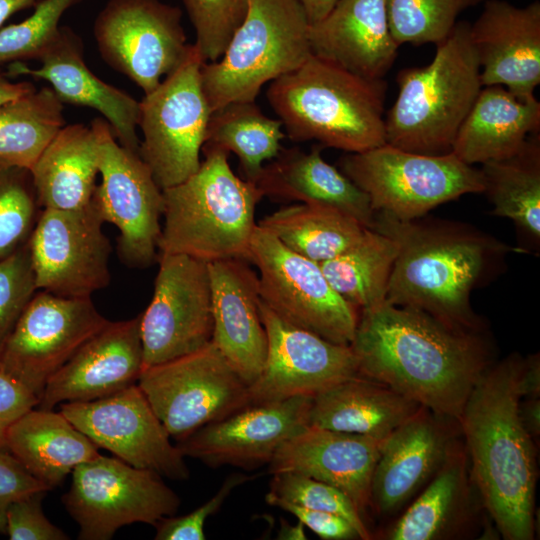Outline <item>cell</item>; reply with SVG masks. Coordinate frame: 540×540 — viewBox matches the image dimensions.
Instances as JSON below:
<instances>
[{
  "label": "cell",
  "mask_w": 540,
  "mask_h": 540,
  "mask_svg": "<svg viewBox=\"0 0 540 540\" xmlns=\"http://www.w3.org/2000/svg\"><path fill=\"white\" fill-rule=\"evenodd\" d=\"M522 361L513 354L489 365L458 421L480 501L505 540L536 532V446L518 413Z\"/></svg>",
  "instance_id": "2"
},
{
  "label": "cell",
  "mask_w": 540,
  "mask_h": 540,
  "mask_svg": "<svg viewBox=\"0 0 540 540\" xmlns=\"http://www.w3.org/2000/svg\"><path fill=\"white\" fill-rule=\"evenodd\" d=\"M140 317L109 321L88 339L49 378L37 407L92 401L137 383L143 370Z\"/></svg>",
  "instance_id": "23"
},
{
  "label": "cell",
  "mask_w": 540,
  "mask_h": 540,
  "mask_svg": "<svg viewBox=\"0 0 540 540\" xmlns=\"http://www.w3.org/2000/svg\"><path fill=\"white\" fill-rule=\"evenodd\" d=\"M493 213L511 219L535 240L540 238V138L531 134L510 158L482 164Z\"/></svg>",
  "instance_id": "37"
},
{
  "label": "cell",
  "mask_w": 540,
  "mask_h": 540,
  "mask_svg": "<svg viewBox=\"0 0 540 540\" xmlns=\"http://www.w3.org/2000/svg\"><path fill=\"white\" fill-rule=\"evenodd\" d=\"M384 440L307 425L279 446L268 471L297 473L336 487L365 520Z\"/></svg>",
  "instance_id": "25"
},
{
  "label": "cell",
  "mask_w": 540,
  "mask_h": 540,
  "mask_svg": "<svg viewBox=\"0 0 540 540\" xmlns=\"http://www.w3.org/2000/svg\"><path fill=\"white\" fill-rule=\"evenodd\" d=\"M194 27L196 46L204 63L221 58L234 32L245 19L249 0H183Z\"/></svg>",
  "instance_id": "43"
},
{
  "label": "cell",
  "mask_w": 540,
  "mask_h": 540,
  "mask_svg": "<svg viewBox=\"0 0 540 540\" xmlns=\"http://www.w3.org/2000/svg\"><path fill=\"white\" fill-rule=\"evenodd\" d=\"M292 515L324 540L360 539L353 525L344 517L320 510L309 509L286 502L275 504Z\"/></svg>",
  "instance_id": "49"
},
{
  "label": "cell",
  "mask_w": 540,
  "mask_h": 540,
  "mask_svg": "<svg viewBox=\"0 0 540 540\" xmlns=\"http://www.w3.org/2000/svg\"><path fill=\"white\" fill-rule=\"evenodd\" d=\"M397 252L392 237L366 228L355 244L319 265L332 288L360 311L385 302Z\"/></svg>",
  "instance_id": "36"
},
{
  "label": "cell",
  "mask_w": 540,
  "mask_h": 540,
  "mask_svg": "<svg viewBox=\"0 0 540 540\" xmlns=\"http://www.w3.org/2000/svg\"><path fill=\"white\" fill-rule=\"evenodd\" d=\"M520 421L534 442L540 436V400L539 398H521L518 405Z\"/></svg>",
  "instance_id": "51"
},
{
  "label": "cell",
  "mask_w": 540,
  "mask_h": 540,
  "mask_svg": "<svg viewBox=\"0 0 540 540\" xmlns=\"http://www.w3.org/2000/svg\"><path fill=\"white\" fill-rule=\"evenodd\" d=\"M420 407L387 385L359 375L316 394L308 423L384 440Z\"/></svg>",
  "instance_id": "31"
},
{
  "label": "cell",
  "mask_w": 540,
  "mask_h": 540,
  "mask_svg": "<svg viewBox=\"0 0 540 540\" xmlns=\"http://www.w3.org/2000/svg\"><path fill=\"white\" fill-rule=\"evenodd\" d=\"M304 525L298 521L296 525H291L281 520L280 530L278 532V539L283 540H305L306 535L304 532Z\"/></svg>",
  "instance_id": "55"
},
{
  "label": "cell",
  "mask_w": 540,
  "mask_h": 540,
  "mask_svg": "<svg viewBox=\"0 0 540 540\" xmlns=\"http://www.w3.org/2000/svg\"><path fill=\"white\" fill-rule=\"evenodd\" d=\"M99 140V174L92 197L104 222L120 234L118 256L130 268H146L156 259L164 201L162 189L139 154L124 148L108 122H91Z\"/></svg>",
  "instance_id": "14"
},
{
  "label": "cell",
  "mask_w": 540,
  "mask_h": 540,
  "mask_svg": "<svg viewBox=\"0 0 540 540\" xmlns=\"http://www.w3.org/2000/svg\"><path fill=\"white\" fill-rule=\"evenodd\" d=\"M65 125L63 103L50 87L0 106V165L30 169Z\"/></svg>",
  "instance_id": "38"
},
{
  "label": "cell",
  "mask_w": 540,
  "mask_h": 540,
  "mask_svg": "<svg viewBox=\"0 0 540 540\" xmlns=\"http://www.w3.org/2000/svg\"><path fill=\"white\" fill-rule=\"evenodd\" d=\"M36 88L27 81L12 82L0 71V106L26 95Z\"/></svg>",
  "instance_id": "52"
},
{
  "label": "cell",
  "mask_w": 540,
  "mask_h": 540,
  "mask_svg": "<svg viewBox=\"0 0 540 540\" xmlns=\"http://www.w3.org/2000/svg\"><path fill=\"white\" fill-rule=\"evenodd\" d=\"M303 7L310 25L322 20L337 0H297Z\"/></svg>",
  "instance_id": "53"
},
{
  "label": "cell",
  "mask_w": 540,
  "mask_h": 540,
  "mask_svg": "<svg viewBox=\"0 0 540 540\" xmlns=\"http://www.w3.org/2000/svg\"><path fill=\"white\" fill-rule=\"evenodd\" d=\"M539 129L536 98L522 100L501 85L485 86L462 122L451 153L469 165L504 160Z\"/></svg>",
  "instance_id": "30"
},
{
  "label": "cell",
  "mask_w": 540,
  "mask_h": 540,
  "mask_svg": "<svg viewBox=\"0 0 540 540\" xmlns=\"http://www.w3.org/2000/svg\"><path fill=\"white\" fill-rule=\"evenodd\" d=\"M152 299L140 314L143 369L192 353L213 332L208 262L162 253Z\"/></svg>",
  "instance_id": "17"
},
{
  "label": "cell",
  "mask_w": 540,
  "mask_h": 540,
  "mask_svg": "<svg viewBox=\"0 0 540 540\" xmlns=\"http://www.w3.org/2000/svg\"><path fill=\"white\" fill-rule=\"evenodd\" d=\"M386 83L358 76L313 54L273 80L267 100L293 141H318L348 153L386 143Z\"/></svg>",
  "instance_id": "4"
},
{
  "label": "cell",
  "mask_w": 540,
  "mask_h": 540,
  "mask_svg": "<svg viewBox=\"0 0 540 540\" xmlns=\"http://www.w3.org/2000/svg\"><path fill=\"white\" fill-rule=\"evenodd\" d=\"M182 11L160 0H109L93 33L102 59L151 93L187 57Z\"/></svg>",
  "instance_id": "13"
},
{
  "label": "cell",
  "mask_w": 540,
  "mask_h": 540,
  "mask_svg": "<svg viewBox=\"0 0 540 540\" xmlns=\"http://www.w3.org/2000/svg\"><path fill=\"white\" fill-rule=\"evenodd\" d=\"M374 229L398 246L387 303L421 310L452 328L480 331L470 294L503 245L470 230L384 213H376Z\"/></svg>",
  "instance_id": "3"
},
{
  "label": "cell",
  "mask_w": 540,
  "mask_h": 540,
  "mask_svg": "<svg viewBox=\"0 0 540 540\" xmlns=\"http://www.w3.org/2000/svg\"><path fill=\"white\" fill-rule=\"evenodd\" d=\"M282 128V122L264 114L255 101L231 102L211 112L203 147L234 153L244 179L255 183L263 166L282 149Z\"/></svg>",
  "instance_id": "35"
},
{
  "label": "cell",
  "mask_w": 540,
  "mask_h": 540,
  "mask_svg": "<svg viewBox=\"0 0 540 540\" xmlns=\"http://www.w3.org/2000/svg\"><path fill=\"white\" fill-rule=\"evenodd\" d=\"M82 0H38L23 21L0 28V65L40 57L57 37L64 13Z\"/></svg>",
  "instance_id": "42"
},
{
  "label": "cell",
  "mask_w": 540,
  "mask_h": 540,
  "mask_svg": "<svg viewBox=\"0 0 540 540\" xmlns=\"http://www.w3.org/2000/svg\"><path fill=\"white\" fill-rule=\"evenodd\" d=\"M260 315L267 335V354L262 371L248 386L249 403L314 397L360 375L351 346L330 342L286 322L262 301Z\"/></svg>",
  "instance_id": "19"
},
{
  "label": "cell",
  "mask_w": 540,
  "mask_h": 540,
  "mask_svg": "<svg viewBox=\"0 0 540 540\" xmlns=\"http://www.w3.org/2000/svg\"><path fill=\"white\" fill-rule=\"evenodd\" d=\"M31 68L22 61L10 63V76H30L50 83L63 104L89 107L98 111L110 125L117 141L137 153L140 101L96 76L87 66L81 38L68 26H61L57 37Z\"/></svg>",
  "instance_id": "24"
},
{
  "label": "cell",
  "mask_w": 540,
  "mask_h": 540,
  "mask_svg": "<svg viewBox=\"0 0 540 540\" xmlns=\"http://www.w3.org/2000/svg\"><path fill=\"white\" fill-rule=\"evenodd\" d=\"M48 490L9 450L0 449V534H6V515L14 501Z\"/></svg>",
  "instance_id": "47"
},
{
  "label": "cell",
  "mask_w": 540,
  "mask_h": 540,
  "mask_svg": "<svg viewBox=\"0 0 540 540\" xmlns=\"http://www.w3.org/2000/svg\"><path fill=\"white\" fill-rule=\"evenodd\" d=\"M480 74L470 23L458 21L428 65L399 72L398 95L385 118L386 143L426 155L450 153L483 87Z\"/></svg>",
  "instance_id": "6"
},
{
  "label": "cell",
  "mask_w": 540,
  "mask_h": 540,
  "mask_svg": "<svg viewBox=\"0 0 540 540\" xmlns=\"http://www.w3.org/2000/svg\"><path fill=\"white\" fill-rule=\"evenodd\" d=\"M255 184L263 197L333 208L366 228L375 227L376 213L368 195L323 159L321 147L310 152L282 148L263 166Z\"/></svg>",
  "instance_id": "29"
},
{
  "label": "cell",
  "mask_w": 540,
  "mask_h": 540,
  "mask_svg": "<svg viewBox=\"0 0 540 540\" xmlns=\"http://www.w3.org/2000/svg\"><path fill=\"white\" fill-rule=\"evenodd\" d=\"M93 200L83 208H44L28 246L37 290L67 298H91L111 279V244Z\"/></svg>",
  "instance_id": "16"
},
{
  "label": "cell",
  "mask_w": 540,
  "mask_h": 540,
  "mask_svg": "<svg viewBox=\"0 0 540 540\" xmlns=\"http://www.w3.org/2000/svg\"><path fill=\"white\" fill-rule=\"evenodd\" d=\"M339 169L370 200L375 213L416 220L445 202L484 192L481 170L453 153L426 155L387 143L339 160Z\"/></svg>",
  "instance_id": "8"
},
{
  "label": "cell",
  "mask_w": 540,
  "mask_h": 540,
  "mask_svg": "<svg viewBox=\"0 0 540 540\" xmlns=\"http://www.w3.org/2000/svg\"><path fill=\"white\" fill-rule=\"evenodd\" d=\"M202 151L205 159L194 174L162 190L160 254H185L205 262L247 260L263 195L254 182L233 172L227 152Z\"/></svg>",
  "instance_id": "5"
},
{
  "label": "cell",
  "mask_w": 540,
  "mask_h": 540,
  "mask_svg": "<svg viewBox=\"0 0 540 540\" xmlns=\"http://www.w3.org/2000/svg\"><path fill=\"white\" fill-rule=\"evenodd\" d=\"M39 207L30 171L0 165V261L28 243Z\"/></svg>",
  "instance_id": "40"
},
{
  "label": "cell",
  "mask_w": 540,
  "mask_h": 540,
  "mask_svg": "<svg viewBox=\"0 0 540 540\" xmlns=\"http://www.w3.org/2000/svg\"><path fill=\"white\" fill-rule=\"evenodd\" d=\"M265 500L275 506L291 503L309 509L331 512L348 520L360 539L370 540L372 534L352 500L341 490L322 481L297 473L272 474Z\"/></svg>",
  "instance_id": "41"
},
{
  "label": "cell",
  "mask_w": 540,
  "mask_h": 540,
  "mask_svg": "<svg viewBox=\"0 0 540 540\" xmlns=\"http://www.w3.org/2000/svg\"><path fill=\"white\" fill-rule=\"evenodd\" d=\"M483 86L501 85L522 100L540 84V2L517 7L488 0L470 24Z\"/></svg>",
  "instance_id": "22"
},
{
  "label": "cell",
  "mask_w": 540,
  "mask_h": 540,
  "mask_svg": "<svg viewBox=\"0 0 540 540\" xmlns=\"http://www.w3.org/2000/svg\"><path fill=\"white\" fill-rule=\"evenodd\" d=\"M350 346L361 376L457 421L494 362L479 331L452 328L426 312L386 301L359 311Z\"/></svg>",
  "instance_id": "1"
},
{
  "label": "cell",
  "mask_w": 540,
  "mask_h": 540,
  "mask_svg": "<svg viewBox=\"0 0 540 540\" xmlns=\"http://www.w3.org/2000/svg\"><path fill=\"white\" fill-rule=\"evenodd\" d=\"M521 398H539L540 360L539 354L523 359L518 381Z\"/></svg>",
  "instance_id": "50"
},
{
  "label": "cell",
  "mask_w": 540,
  "mask_h": 540,
  "mask_svg": "<svg viewBox=\"0 0 540 540\" xmlns=\"http://www.w3.org/2000/svg\"><path fill=\"white\" fill-rule=\"evenodd\" d=\"M47 491H38L14 501L6 515L10 540H67L69 537L52 524L42 510Z\"/></svg>",
  "instance_id": "46"
},
{
  "label": "cell",
  "mask_w": 540,
  "mask_h": 540,
  "mask_svg": "<svg viewBox=\"0 0 540 540\" xmlns=\"http://www.w3.org/2000/svg\"><path fill=\"white\" fill-rule=\"evenodd\" d=\"M467 451L459 438L441 467L380 537L386 540L463 538L476 512Z\"/></svg>",
  "instance_id": "28"
},
{
  "label": "cell",
  "mask_w": 540,
  "mask_h": 540,
  "mask_svg": "<svg viewBox=\"0 0 540 540\" xmlns=\"http://www.w3.org/2000/svg\"><path fill=\"white\" fill-rule=\"evenodd\" d=\"M39 404V398L23 384L0 371V449L6 448L11 426Z\"/></svg>",
  "instance_id": "48"
},
{
  "label": "cell",
  "mask_w": 540,
  "mask_h": 540,
  "mask_svg": "<svg viewBox=\"0 0 540 540\" xmlns=\"http://www.w3.org/2000/svg\"><path fill=\"white\" fill-rule=\"evenodd\" d=\"M483 0H386L392 36L401 46L442 42L459 15Z\"/></svg>",
  "instance_id": "39"
},
{
  "label": "cell",
  "mask_w": 540,
  "mask_h": 540,
  "mask_svg": "<svg viewBox=\"0 0 540 540\" xmlns=\"http://www.w3.org/2000/svg\"><path fill=\"white\" fill-rule=\"evenodd\" d=\"M309 28L297 0H249L247 15L221 58L202 65L211 111L255 101L266 83L302 65L312 54Z\"/></svg>",
  "instance_id": "7"
},
{
  "label": "cell",
  "mask_w": 540,
  "mask_h": 540,
  "mask_svg": "<svg viewBox=\"0 0 540 540\" xmlns=\"http://www.w3.org/2000/svg\"><path fill=\"white\" fill-rule=\"evenodd\" d=\"M311 396L249 403L177 442L186 457L210 467L254 469L269 464L279 446L309 425Z\"/></svg>",
  "instance_id": "20"
},
{
  "label": "cell",
  "mask_w": 540,
  "mask_h": 540,
  "mask_svg": "<svg viewBox=\"0 0 540 540\" xmlns=\"http://www.w3.org/2000/svg\"><path fill=\"white\" fill-rule=\"evenodd\" d=\"M244 259L208 262L213 332L211 342L249 384L260 374L267 335L260 315L258 275Z\"/></svg>",
  "instance_id": "26"
},
{
  "label": "cell",
  "mask_w": 540,
  "mask_h": 540,
  "mask_svg": "<svg viewBox=\"0 0 540 540\" xmlns=\"http://www.w3.org/2000/svg\"><path fill=\"white\" fill-rule=\"evenodd\" d=\"M108 322L91 298L37 290L3 347L0 371L40 399L49 378Z\"/></svg>",
  "instance_id": "15"
},
{
  "label": "cell",
  "mask_w": 540,
  "mask_h": 540,
  "mask_svg": "<svg viewBox=\"0 0 540 540\" xmlns=\"http://www.w3.org/2000/svg\"><path fill=\"white\" fill-rule=\"evenodd\" d=\"M60 412L98 448L124 462L175 480L189 478L185 456L137 383L96 400L61 403Z\"/></svg>",
  "instance_id": "18"
},
{
  "label": "cell",
  "mask_w": 540,
  "mask_h": 540,
  "mask_svg": "<svg viewBox=\"0 0 540 540\" xmlns=\"http://www.w3.org/2000/svg\"><path fill=\"white\" fill-rule=\"evenodd\" d=\"M258 270L261 301L286 322L350 346L359 310L330 285L320 265L257 224L247 255Z\"/></svg>",
  "instance_id": "10"
},
{
  "label": "cell",
  "mask_w": 540,
  "mask_h": 540,
  "mask_svg": "<svg viewBox=\"0 0 540 540\" xmlns=\"http://www.w3.org/2000/svg\"><path fill=\"white\" fill-rule=\"evenodd\" d=\"M62 502L79 525L80 540H109L132 523L156 525L181 503L160 474L102 455L73 469Z\"/></svg>",
  "instance_id": "11"
},
{
  "label": "cell",
  "mask_w": 540,
  "mask_h": 540,
  "mask_svg": "<svg viewBox=\"0 0 540 540\" xmlns=\"http://www.w3.org/2000/svg\"><path fill=\"white\" fill-rule=\"evenodd\" d=\"M40 207L59 210L89 205L99 174L95 129L65 124L29 169Z\"/></svg>",
  "instance_id": "32"
},
{
  "label": "cell",
  "mask_w": 540,
  "mask_h": 540,
  "mask_svg": "<svg viewBox=\"0 0 540 540\" xmlns=\"http://www.w3.org/2000/svg\"><path fill=\"white\" fill-rule=\"evenodd\" d=\"M137 384L177 442L249 404L248 383L212 342L143 369Z\"/></svg>",
  "instance_id": "12"
},
{
  "label": "cell",
  "mask_w": 540,
  "mask_h": 540,
  "mask_svg": "<svg viewBox=\"0 0 540 540\" xmlns=\"http://www.w3.org/2000/svg\"><path fill=\"white\" fill-rule=\"evenodd\" d=\"M38 0H0V28L15 13L32 8Z\"/></svg>",
  "instance_id": "54"
},
{
  "label": "cell",
  "mask_w": 540,
  "mask_h": 540,
  "mask_svg": "<svg viewBox=\"0 0 540 540\" xmlns=\"http://www.w3.org/2000/svg\"><path fill=\"white\" fill-rule=\"evenodd\" d=\"M256 476L245 474L229 475L219 490L203 505L192 512L174 517L168 516L160 520L155 526L156 540H205L204 526L211 515L215 514L224 504L231 492Z\"/></svg>",
  "instance_id": "45"
},
{
  "label": "cell",
  "mask_w": 540,
  "mask_h": 540,
  "mask_svg": "<svg viewBox=\"0 0 540 540\" xmlns=\"http://www.w3.org/2000/svg\"><path fill=\"white\" fill-rule=\"evenodd\" d=\"M258 224L287 248L318 264L347 250L366 229L336 209L304 203L277 210Z\"/></svg>",
  "instance_id": "34"
},
{
  "label": "cell",
  "mask_w": 540,
  "mask_h": 540,
  "mask_svg": "<svg viewBox=\"0 0 540 540\" xmlns=\"http://www.w3.org/2000/svg\"><path fill=\"white\" fill-rule=\"evenodd\" d=\"M457 420L420 409L385 440L370 487V508L397 514L430 481L460 438Z\"/></svg>",
  "instance_id": "21"
},
{
  "label": "cell",
  "mask_w": 540,
  "mask_h": 540,
  "mask_svg": "<svg viewBox=\"0 0 540 540\" xmlns=\"http://www.w3.org/2000/svg\"><path fill=\"white\" fill-rule=\"evenodd\" d=\"M37 291L28 243L0 261V355L26 305Z\"/></svg>",
  "instance_id": "44"
},
{
  "label": "cell",
  "mask_w": 540,
  "mask_h": 540,
  "mask_svg": "<svg viewBox=\"0 0 540 540\" xmlns=\"http://www.w3.org/2000/svg\"><path fill=\"white\" fill-rule=\"evenodd\" d=\"M313 55L366 79H383L399 45L394 40L386 0H337L330 12L310 25Z\"/></svg>",
  "instance_id": "27"
},
{
  "label": "cell",
  "mask_w": 540,
  "mask_h": 540,
  "mask_svg": "<svg viewBox=\"0 0 540 540\" xmlns=\"http://www.w3.org/2000/svg\"><path fill=\"white\" fill-rule=\"evenodd\" d=\"M203 63L191 44L183 63L140 101L138 154L162 190L181 183L201 164L212 112L202 86Z\"/></svg>",
  "instance_id": "9"
},
{
  "label": "cell",
  "mask_w": 540,
  "mask_h": 540,
  "mask_svg": "<svg viewBox=\"0 0 540 540\" xmlns=\"http://www.w3.org/2000/svg\"><path fill=\"white\" fill-rule=\"evenodd\" d=\"M6 448L50 489L99 456L98 447L61 412L35 407L9 429Z\"/></svg>",
  "instance_id": "33"
}]
</instances>
